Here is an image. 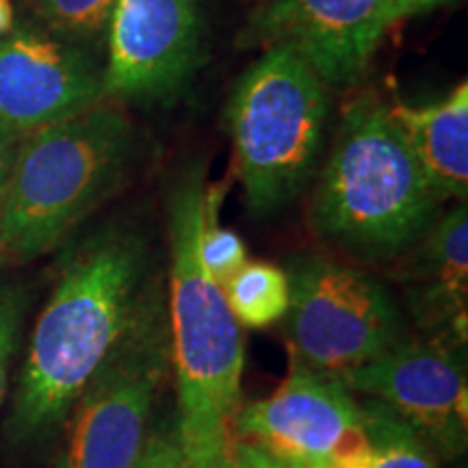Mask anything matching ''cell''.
Segmentation results:
<instances>
[{
	"label": "cell",
	"mask_w": 468,
	"mask_h": 468,
	"mask_svg": "<svg viewBox=\"0 0 468 468\" xmlns=\"http://www.w3.org/2000/svg\"><path fill=\"white\" fill-rule=\"evenodd\" d=\"M161 280L145 234L107 226L68 256L33 327L7 423L11 441L48 438Z\"/></svg>",
	"instance_id": "6da1fadb"
},
{
	"label": "cell",
	"mask_w": 468,
	"mask_h": 468,
	"mask_svg": "<svg viewBox=\"0 0 468 468\" xmlns=\"http://www.w3.org/2000/svg\"><path fill=\"white\" fill-rule=\"evenodd\" d=\"M208 200L207 165L193 161L176 176L167 197L174 427L186 468H226L245 367L243 325L197 250Z\"/></svg>",
	"instance_id": "7a4b0ae2"
},
{
	"label": "cell",
	"mask_w": 468,
	"mask_h": 468,
	"mask_svg": "<svg viewBox=\"0 0 468 468\" xmlns=\"http://www.w3.org/2000/svg\"><path fill=\"white\" fill-rule=\"evenodd\" d=\"M441 204L390 104L371 91L356 98L314 185V234L356 261L386 262L425 237Z\"/></svg>",
	"instance_id": "3957f363"
},
{
	"label": "cell",
	"mask_w": 468,
	"mask_h": 468,
	"mask_svg": "<svg viewBox=\"0 0 468 468\" xmlns=\"http://www.w3.org/2000/svg\"><path fill=\"white\" fill-rule=\"evenodd\" d=\"M134 131L124 111L96 104L17 144L0 202V267L57 248L126 178Z\"/></svg>",
	"instance_id": "277c9868"
},
{
	"label": "cell",
	"mask_w": 468,
	"mask_h": 468,
	"mask_svg": "<svg viewBox=\"0 0 468 468\" xmlns=\"http://www.w3.org/2000/svg\"><path fill=\"white\" fill-rule=\"evenodd\" d=\"M330 91L289 46L262 52L228 104L234 165L254 215L289 207L319 165Z\"/></svg>",
	"instance_id": "5b68a950"
},
{
	"label": "cell",
	"mask_w": 468,
	"mask_h": 468,
	"mask_svg": "<svg viewBox=\"0 0 468 468\" xmlns=\"http://www.w3.org/2000/svg\"><path fill=\"white\" fill-rule=\"evenodd\" d=\"M169 373L167 295L159 282L72 408L55 468H134L154 431Z\"/></svg>",
	"instance_id": "8992f818"
},
{
	"label": "cell",
	"mask_w": 468,
	"mask_h": 468,
	"mask_svg": "<svg viewBox=\"0 0 468 468\" xmlns=\"http://www.w3.org/2000/svg\"><path fill=\"white\" fill-rule=\"evenodd\" d=\"M282 332L289 356L327 376H343L406 338V319L388 289L360 269L324 254L289 262Z\"/></svg>",
	"instance_id": "52a82bcc"
},
{
	"label": "cell",
	"mask_w": 468,
	"mask_h": 468,
	"mask_svg": "<svg viewBox=\"0 0 468 468\" xmlns=\"http://www.w3.org/2000/svg\"><path fill=\"white\" fill-rule=\"evenodd\" d=\"M234 438L259 444L292 468H354L367 458L360 401L341 379L292 356L271 395L239 408Z\"/></svg>",
	"instance_id": "ba28073f"
},
{
	"label": "cell",
	"mask_w": 468,
	"mask_h": 468,
	"mask_svg": "<svg viewBox=\"0 0 468 468\" xmlns=\"http://www.w3.org/2000/svg\"><path fill=\"white\" fill-rule=\"evenodd\" d=\"M351 393L397 414L444 460L468 444V384L460 351L441 338L406 336L367 365L338 376Z\"/></svg>",
	"instance_id": "9c48e42d"
},
{
	"label": "cell",
	"mask_w": 468,
	"mask_h": 468,
	"mask_svg": "<svg viewBox=\"0 0 468 468\" xmlns=\"http://www.w3.org/2000/svg\"><path fill=\"white\" fill-rule=\"evenodd\" d=\"M200 0H115L107 27L104 98L167 102L202 61Z\"/></svg>",
	"instance_id": "30bf717a"
},
{
	"label": "cell",
	"mask_w": 468,
	"mask_h": 468,
	"mask_svg": "<svg viewBox=\"0 0 468 468\" xmlns=\"http://www.w3.org/2000/svg\"><path fill=\"white\" fill-rule=\"evenodd\" d=\"M102 101V69L87 50L28 27L0 37V124L17 137Z\"/></svg>",
	"instance_id": "8fae6325"
},
{
	"label": "cell",
	"mask_w": 468,
	"mask_h": 468,
	"mask_svg": "<svg viewBox=\"0 0 468 468\" xmlns=\"http://www.w3.org/2000/svg\"><path fill=\"white\" fill-rule=\"evenodd\" d=\"M378 0H267L237 35V48L289 46L325 85L349 87L367 72L384 33Z\"/></svg>",
	"instance_id": "7c38bea8"
},
{
	"label": "cell",
	"mask_w": 468,
	"mask_h": 468,
	"mask_svg": "<svg viewBox=\"0 0 468 468\" xmlns=\"http://www.w3.org/2000/svg\"><path fill=\"white\" fill-rule=\"evenodd\" d=\"M410 273V310L427 336L464 347L468 300V210L464 204L431 224Z\"/></svg>",
	"instance_id": "4fadbf2b"
},
{
	"label": "cell",
	"mask_w": 468,
	"mask_h": 468,
	"mask_svg": "<svg viewBox=\"0 0 468 468\" xmlns=\"http://www.w3.org/2000/svg\"><path fill=\"white\" fill-rule=\"evenodd\" d=\"M414 159L441 196V200L466 202L468 196V83L442 101L420 107L390 104Z\"/></svg>",
	"instance_id": "5bb4252c"
},
{
	"label": "cell",
	"mask_w": 468,
	"mask_h": 468,
	"mask_svg": "<svg viewBox=\"0 0 468 468\" xmlns=\"http://www.w3.org/2000/svg\"><path fill=\"white\" fill-rule=\"evenodd\" d=\"M232 314L243 327L262 330L282 321L289 306V278L271 262H245L224 286Z\"/></svg>",
	"instance_id": "9a60e30c"
},
{
	"label": "cell",
	"mask_w": 468,
	"mask_h": 468,
	"mask_svg": "<svg viewBox=\"0 0 468 468\" xmlns=\"http://www.w3.org/2000/svg\"><path fill=\"white\" fill-rule=\"evenodd\" d=\"M367 430L362 468H441V455L382 403H360Z\"/></svg>",
	"instance_id": "2e32d148"
},
{
	"label": "cell",
	"mask_w": 468,
	"mask_h": 468,
	"mask_svg": "<svg viewBox=\"0 0 468 468\" xmlns=\"http://www.w3.org/2000/svg\"><path fill=\"white\" fill-rule=\"evenodd\" d=\"M35 7L52 33L79 44L107 35L115 0H35Z\"/></svg>",
	"instance_id": "e0dca14e"
},
{
	"label": "cell",
	"mask_w": 468,
	"mask_h": 468,
	"mask_svg": "<svg viewBox=\"0 0 468 468\" xmlns=\"http://www.w3.org/2000/svg\"><path fill=\"white\" fill-rule=\"evenodd\" d=\"M221 197H224V186L210 185L208 210L197 250H200L204 269L224 289L228 280L248 262V251H245V243L237 232L219 226Z\"/></svg>",
	"instance_id": "ac0fdd59"
},
{
	"label": "cell",
	"mask_w": 468,
	"mask_h": 468,
	"mask_svg": "<svg viewBox=\"0 0 468 468\" xmlns=\"http://www.w3.org/2000/svg\"><path fill=\"white\" fill-rule=\"evenodd\" d=\"M27 306V291L20 284H0V406L7 393L11 360L20 341Z\"/></svg>",
	"instance_id": "d6986e66"
},
{
	"label": "cell",
	"mask_w": 468,
	"mask_h": 468,
	"mask_svg": "<svg viewBox=\"0 0 468 468\" xmlns=\"http://www.w3.org/2000/svg\"><path fill=\"white\" fill-rule=\"evenodd\" d=\"M134 468H186L178 438H176L174 419H161L154 425L148 447Z\"/></svg>",
	"instance_id": "ffe728a7"
},
{
	"label": "cell",
	"mask_w": 468,
	"mask_h": 468,
	"mask_svg": "<svg viewBox=\"0 0 468 468\" xmlns=\"http://www.w3.org/2000/svg\"><path fill=\"white\" fill-rule=\"evenodd\" d=\"M455 3V0H378L376 7V22L382 33L388 31L390 27L399 25L408 17L430 14L442 5Z\"/></svg>",
	"instance_id": "44dd1931"
},
{
	"label": "cell",
	"mask_w": 468,
	"mask_h": 468,
	"mask_svg": "<svg viewBox=\"0 0 468 468\" xmlns=\"http://www.w3.org/2000/svg\"><path fill=\"white\" fill-rule=\"evenodd\" d=\"M226 468H292V466L276 458V455L265 452V449L259 447V444L248 442V441H237V438H234Z\"/></svg>",
	"instance_id": "7402d4cb"
},
{
	"label": "cell",
	"mask_w": 468,
	"mask_h": 468,
	"mask_svg": "<svg viewBox=\"0 0 468 468\" xmlns=\"http://www.w3.org/2000/svg\"><path fill=\"white\" fill-rule=\"evenodd\" d=\"M17 144H20V137L0 124V202H3L5 186H7L11 165H14Z\"/></svg>",
	"instance_id": "603a6c76"
},
{
	"label": "cell",
	"mask_w": 468,
	"mask_h": 468,
	"mask_svg": "<svg viewBox=\"0 0 468 468\" xmlns=\"http://www.w3.org/2000/svg\"><path fill=\"white\" fill-rule=\"evenodd\" d=\"M14 31V7L11 0H0V37Z\"/></svg>",
	"instance_id": "cb8c5ba5"
},
{
	"label": "cell",
	"mask_w": 468,
	"mask_h": 468,
	"mask_svg": "<svg viewBox=\"0 0 468 468\" xmlns=\"http://www.w3.org/2000/svg\"><path fill=\"white\" fill-rule=\"evenodd\" d=\"M324 468H345V466H324ZM354 468H362V466H354Z\"/></svg>",
	"instance_id": "d4e9b609"
}]
</instances>
